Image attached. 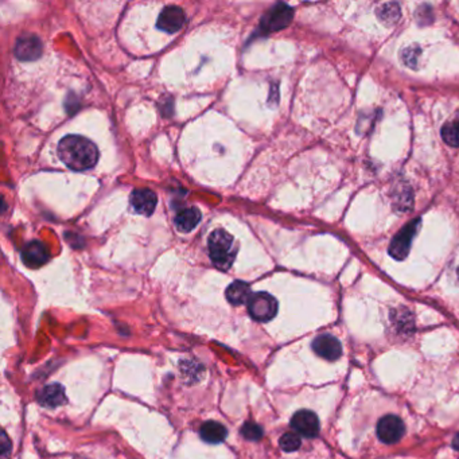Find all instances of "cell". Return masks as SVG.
Wrapping results in <instances>:
<instances>
[{
	"label": "cell",
	"instance_id": "6da1fadb",
	"mask_svg": "<svg viewBox=\"0 0 459 459\" xmlns=\"http://www.w3.org/2000/svg\"><path fill=\"white\" fill-rule=\"evenodd\" d=\"M57 152L61 162L74 171L94 169L100 155L95 143L81 135L65 136L60 142Z\"/></svg>",
	"mask_w": 459,
	"mask_h": 459
},
{
	"label": "cell",
	"instance_id": "7a4b0ae2",
	"mask_svg": "<svg viewBox=\"0 0 459 459\" xmlns=\"http://www.w3.org/2000/svg\"><path fill=\"white\" fill-rule=\"evenodd\" d=\"M209 256L218 270L228 271L237 256L239 246L234 237L227 230H213L208 239Z\"/></svg>",
	"mask_w": 459,
	"mask_h": 459
},
{
	"label": "cell",
	"instance_id": "3957f363",
	"mask_svg": "<svg viewBox=\"0 0 459 459\" xmlns=\"http://www.w3.org/2000/svg\"><path fill=\"white\" fill-rule=\"evenodd\" d=\"M249 315L257 322H268L278 314V300L268 293H256L246 303Z\"/></svg>",
	"mask_w": 459,
	"mask_h": 459
},
{
	"label": "cell",
	"instance_id": "277c9868",
	"mask_svg": "<svg viewBox=\"0 0 459 459\" xmlns=\"http://www.w3.org/2000/svg\"><path fill=\"white\" fill-rule=\"evenodd\" d=\"M420 224H421L420 218L412 220L393 237L391 245H390V255L393 259L404 260L405 257L408 256L411 245H412V240H414L415 234L418 233Z\"/></svg>",
	"mask_w": 459,
	"mask_h": 459
},
{
	"label": "cell",
	"instance_id": "5b68a950",
	"mask_svg": "<svg viewBox=\"0 0 459 459\" xmlns=\"http://www.w3.org/2000/svg\"><path fill=\"white\" fill-rule=\"evenodd\" d=\"M293 18H294V10L284 3H278L275 7L271 8L268 14L263 18L261 28L267 33L279 31L287 28L291 23Z\"/></svg>",
	"mask_w": 459,
	"mask_h": 459
},
{
	"label": "cell",
	"instance_id": "8992f818",
	"mask_svg": "<svg viewBox=\"0 0 459 459\" xmlns=\"http://www.w3.org/2000/svg\"><path fill=\"white\" fill-rule=\"evenodd\" d=\"M404 423L396 415H387L380 419L378 424V435L381 442L387 445L397 443L404 435Z\"/></svg>",
	"mask_w": 459,
	"mask_h": 459
},
{
	"label": "cell",
	"instance_id": "52a82bcc",
	"mask_svg": "<svg viewBox=\"0 0 459 459\" xmlns=\"http://www.w3.org/2000/svg\"><path fill=\"white\" fill-rule=\"evenodd\" d=\"M14 53L21 61H34L42 55V42L34 34L21 35L15 43Z\"/></svg>",
	"mask_w": 459,
	"mask_h": 459
},
{
	"label": "cell",
	"instance_id": "ba28073f",
	"mask_svg": "<svg viewBox=\"0 0 459 459\" xmlns=\"http://www.w3.org/2000/svg\"><path fill=\"white\" fill-rule=\"evenodd\" d=\"M291 426L299 435L305 438H315L319 432L318 416L309 409L298 411L291 419Z\"/></svg>",
	"mask_w": 459,
	"mask_h": 459
},
{
	"label": "cell",
	"instance_id": "9c48e42d",
	"mask_svg": "<svg viewBox=\"0 0 459 459\" xmlns=\"http://www.w3.org/2000/svg\"><path fill=\"white\" fill-rule=\"evenodd\" d=\"M185 21H186V15L181 7L169 6V7L163 8L162 13L158 18L157 26L164 33L173 34L182 28V26L185 25Z\"/></svg>",
	"mask_w": 459,
	"mask_h": 459
},
{
	"label": "cell",
	"instance_id": "30bf717a",
	"mask_svg": "<svg viewBox=\"0 0 459 459\" xmlns=\"http://www.w3.org/2000/svg\"><path fill=\"white\" fill-rule=\"evenodd\" d=\"M312 351L329 361H336L342 354V346L337 338L322 334L312 341Z\"/></svg>",
	"mask_w": 459,
	"mask_h": 459
},
{
	"label": "cell",
	"instance_id": "8fae6325",
	"mask_svg": "<svg viewBox=\"0 0 459 459\" xmlns=\"http://www.w3.org/2000/svg\"><path fill=\"white\" fill-rule=\"evenodd\" d=\"M50 257L49 249L45 244L38 240L30 242L22 251V260L30 268H38L47 263Z\"/></svg>",
	"mask_w": 459,
	"mask_h": 459
},
{
	"label": "cell",
	"instance_id": "7c38bea8",
	"mask_svg": "<svg viewBox=\"0 0 459 459\" xmlns=\"http://www.w3.org/2000/svg\"><path fill=\"white\" fill-rule=\"evenodd\" d=\"M131 205L139 215L149 217L157 209L158 197L149 189H136L131 194Z\"/></svg>",
	"mask_w": 459,
	"mask_h": 459
},
{
	"label": "cell",
	"instance_id": "4fadbf2b",
	"mask_svg": "<svg viewBox=\"0 0 459 459\" xmlns=\"http://www.w3.org/2000/svg\"><path fill=\"white\" fill-rule=\"evenodd\" d=\"M38 402H40V404L46 407V408H57V407L65 404L67 395H65L64 387L60 384L46 385L38 393Z\"/></svg>",
	"mask_w": 459,
	"mask_h": 459
},
{
	"label": "cell",
	"instance_id": "5bb4252c",
	"mask_svg": "<svg viewBox=\"0 0 459 459\" xmlns=\"http://www.w3.org/2000/svg\"><path fill=\"white\" fill-rule=\"evenodd\" d=\"M201 217L203 215L198 208L182 209L181 212L176 213V218H174L176 230L183 232V233H189L200 224Z\"/></svg>",
	"mask_w": 459,
	"mask_h": 459
},
{
	"label": "cell",
	"instance_id": "9a60e30c",
	"mask_svg": "<svg viewBox=\"0 0 459 459\" xmlns=\"http://www.w3.org/2000/svg\"><path fill=\"white\" fill-rule=\"evenodd\" d=\"M252 295L254 294L251 293L249 284L242 282V280L233 282L225 291V297L228 299L230 305H233V306H240L244 303H248Z\"/></svg>",
	"mask_w": 459,
	"mask_h": 459
},
{
	"label": "cell",
	"instance_id": "2e32d148",
	"mask_svg": "<svg viewBox=\"0 0 459 459\" xmlns=\"http://www.w3.org/2000/svg\"><path fill=\"white\" fill-rule=\"evenodd\" d=\"M200 435L205 442L217 445V443H221L222 441H225L228 431L221 423L215 421V420H209V421L203 423V427L200 430Z\"/></svg>",
	"mask_w": 459,
	"mask_h": 459
},
{
	"label": "cell",
	"instance_id": "e0dca14e",
	"mask_svg": "<svg viewBox=\"0 0 459 459\" xmlns=\"http://www.w3.org/2000/svg\"><path fill=\"white\" fill-rule=\"evenodd\" d=\"M376 15L381 23L385 26H393L397 23V21L402 16V10L397 3H384L376 10Z\"/></svg>",
	"mask_w": 459,
	"mask_h": 459
},
{
	"label": "cell",
	"instance_id": "ac0fdd59",
	"mask_svg": "<svg viewBox=\"0 0 459 459\" xmlns=\"http://www.w3.org/2000/svg\"><path fill=\"white\" fill-rule=\"evenodd\" d=\"M442 137L451 147H459V110L454 115L451 122L446 123L442 127Z\"/></svg>",
	"mask_w": 459,
	"mask_h": 459
},
{
	"label": "cell",
	"instance_id": "d6986e66",
	"mask_svg": "<svg viewBox=\"0 0 459 459\" xmlns=\"http://www.w3.org/2000/svg\"><path fill=\"white\" fill-rule=\"evenodd\" d=\"M421 55L420 47L414 45V46H408L405 47L404 50L402 52V61L404 62L405 67L411 69L418 68L419 58Z\"/></svg>",
	"mask_w": 459,
	"mask_h": 459
},
{
	"label": "cell",
	"instance_id": "ffe728a7",
	"mask_svg": "<svg viewBox=\"0 0 459 459\" xmlns=\"http://www.w3.org/2000/svg\"><path fill=\"white\" fill-rule=\"evenodd\" d=\"M300 443H302L300 436L294 432H285L279 441V445L285 453L297 451L298 448L300 447Z\"/></svg>",
	"mask_w": 459,
	"mask_h": 459
},
{
	"label": "cell",
	"instance_id": "44dd1931",
	"mask_svg": "<svg viewBox=\"0 0 459 459\" xmlns=\"http://www.w3.org/2000/svg\"><path fill=\"white\" fill-rule=\"evenodd\" d=\"M242 434H243L244 438L248 441H259L263 436V429L256 423L248 421L244 424Z\"/></svg>",
	"mask_w": 459,
	"mask_h": 459
},
{
	"label": "cell",
	"instance_id": "7402d4cb",
	"mask_svg": "<svg viewBox=\"0 0 459 459\" xmlns=\"http://www.w3.org/2000/svg\"><path fill=\"white\" fill-rule=\"evenodd\" d=\"M416 19H418L419 25H430L434 19L431 7L430 6L419 7L418 11H416Z\"/></svg>",
	"mask_w": 459,
	"mask_h": 459
},
{
	"label": "cell",
	"instance_id": "603a6c76",
	"mask_svg": "<svg viewBox=\"0 0 459 459\" xmlns=\"http://www.w3.org/2000/svg\"><path fill=\"white\" fill-rule=\"evenodd\" d=\"M453 446H454V448L459 450V434H457V436L454 438V441H453Z\"/></svg>",
	"mask_w": 459,
	"mask_h": 459
},
{
	"label": "cell",
	"instance_id": "cb8c5ba5",
	"mask_svg": "<svg viewBox=\"0 0 459 459\" xmlns=\"http://www.w3.org/2000/svg\"><path fill=\"white\" fill-rule=\"evenodd\" d=\"M457 275H458V280H459V267H458V270H457Z\"/></svg>",
	"mask_w": 459,
	"mask_h": 459
}]
</instances>
